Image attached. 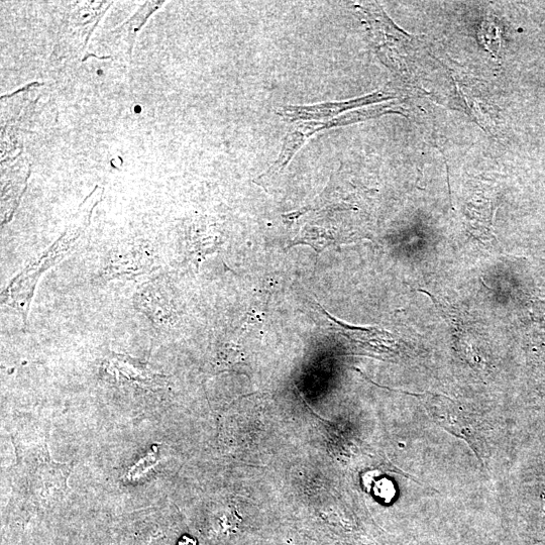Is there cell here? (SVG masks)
Returning <instances> with one entry per match:
<instances>
[{"mask_svg":"<svg viewBox=\"0 0 545 545\" xmlns=\"http://www.w3.org/2000/svg\"><path fill=\"white\" fill-rule=\"evenodd\" d=\"M102 194L103 188L97 186L80 205L63 236L47 251L46 255L44 254L42 259L28 267L10 285L6 292V303L19 310L24 317V321H27L31 299L39 278L69 252L87 229L91 213L95 205L100 201Z\"/></svg>","mask_w":545,"mask_h":545,"instance_id":"obj_1","label":"cell"},{"mask_svg":"<svg viewBox=\"0 0 545 545\" xmlns=\"http://www.w3.org/2000/svg\"><path fill=\"white\" fill-rule=\"evenodd\" d=\"M396 95L388 89H380L372 94L345 101L324 102L311 105H284L277 109L278 115L284 122H327L341 117L351 109L368 106L395 98Z\"/></svg>","mask_w":545,"mask_h":545,"instance_id":"obj_2","label":"cell"},{"mask_svg":"<svg viewBox=\"0 0 545 545\" xmlns=\"http://www.w3.org/2000/svg\"><path fill=\"white\" fill-rule=\"evenodd\" d=\"M71 464H57L51 460L47 447L28 471L29 493L34 501H59L67 490Z\"/></svg>","mask_w":545,"mask_h":545,"instance_id":"obj_3","label":"cell"},{"mask_svg":"<svg viewBox=\"0 0 545 545\" xmlns=\"http://www.w3.org/2000/svg\"><path fill=\"white\" fill-rule=\"evenodd\" d=\"M324 123L325 122L298 123L296 127L285 136L277 160L263 175L257 178V184L264 185V183L271 181L282 174L306 142L316 133L326 130Z\"/></svg>","mask_w":545,"mask_h":545,"instance_id":"obj_4","label":"cell"},{"mask_svg":"<svg viewBox=\"0 0 545 545\" xmlns=\"http://www.w3.org/2000/svg\"><path fill=\"white\" fill-rule=\"evenodd\" d=\"M105 370L119 382H129L147 387L161 384L164 379L148 364L125 355L113 354L104 363Z\"/></svg>","mask_w":545,"mask_h":545,"instance_id":"obj_5","label":"cell"},{"mask_svg":"<svg viewBox=\"0 0 545 545\" xmlns=\"http://www.w3.org/2000/svg\"><path fill=\"white\" fill-rule=\"evenodd\" d=\"M154 259L144 249H133L121 252L113 257L106 269L109 279L128 275H140L151 271Z\"/></svg>","mask_w":545,"mask_h":545,"instance_id":"obj_6","label":"cell"},{"mask_svg":"<svg viewBox=\"0 0 545 545\" xmlns=\"http://www.w3.org/2000/svg\"><path fill=\"white\" fill-rule=\"evenodd\" d=\"M159 282H151L142 287L136 296V305L153 322L166 323L171 316L169 301Z\"/></svg>","mask_w":545,"mask_h":545,"instance_id":"obj_7","label":"cell"},{"mask_svg":"<svg viewBox=\"0 0 545 545\" xmlns=\"http://www.w3.org/2000/svg\"><path fill=\"white\" fill-rule=\"evenodd\" d=\"M164 2H147L139 11L127 22L111 33L122 50L132 57V52L139 32L147 23L149 18L158 11Z\"/></svg>","mask_w":545,"mask_h":545,"instance_id":"obj_8","label":"cell"}]
</instances>
